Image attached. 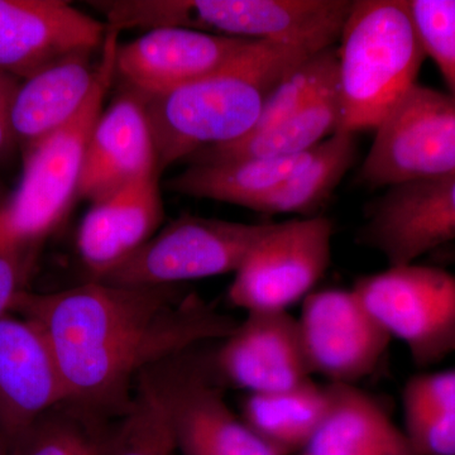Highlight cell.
<instances>
[{
	"instance_id": "f546056e",
	"label": "cell",
	"mask_w": 455,
	"mask_h": 455,
	"mask_svg": "<svg viewBox=\"0 0 455 455\" xmlns=\"http://www.w3.org/2000/svg\"><path fill=\"white\" fill-rule=\"evenodd\" d=\"M403 409H424L455 415V370L423 373L406 383Z\"/></svg>"
},
{
	"instance_id": "ba28073f",
	"label": "cell",
	"mask_w": 455,
	"mask_h": 455,
	"mask_svg": "<svg viewBox=\"0 0 455 455\" xmlns=\"http://www.w3.org/2000/svg\"><path fill=\"white\" fill-rule=\"evenodd\" d=\"M331 236L333 223L323 215L271 224L235 272L230 302L259 314L304 301L331 265Z\"/></svg>"
},
{
	"instance_id": "ac0fdd59",
	"label": "cell",
	"mask_w": 455,
	"mask_h": 455,
	"mask_svg": "<svg viewBox=\"0 0 455 455\" xmlns=\"http://www.w3.org/2000/svg\"><path fill=\"white\" fill-rule=\"evenodd\" d=\"M156 170L157 157L145 104L133 92H125L99 116L86 149L77 197L99 202Z\"/></svg>"
},
{
	"instance_id": "52a82bcc",
	"label": "cell",
	"mask_w": 455,
	"mask_h": 455,
	"mask_svg": "<svg viewBox=\"0 0 455 455\" xmlns=\"http://www.w3.org/2000/svg\"><path fill=\"white\" fill-rule=\"evenodd\" d=\"M455 176V100L416 83L377 127L359 171L371 188Z\"/></svg>"
},
{
	"instance_id": "4316f807",
	"label": "cell",
	"mask_w": 455,
	"mask_h": 455,
	"mask_svg": "<svg viewBox=\"0 0 455 455\" xmlns=\"http://www.w3.org/2000/svg\"><path fill=\"white\" fill-rule=\"evenodd\" d=\"M337 70L338 51L334 46L307 57L290 71L271 92L251 133L268 130L298 112L324 88Z\"/></svg>"
},
{
	"instance_id": "277c9868",
	"label": "cell",
	"mask_w": 455,
	"mask_h": 455,
	"mask_svg": "<svg viewBox=\"0 0 455 455\" xmlns=\"http://www.w3.org/2000/svg\"><path fill=\"white\" fill-rule=\"evenodd\" d=\"M119 33L107 26L98 80L82 109L61 128L26 147L20 185L0 206V245L36 251L77 197L90 137L116 77Z\"/></svg>"
},
{
	"instance_id": "484cf974",
	"label": "cell",
	"mask_w": 455,
	"mask_h": 455,
	"mask_svg": "<svg viewBox=\"0 0 455 455\" xmlns=\"http://www.w3.org/2000/svg\"><path fill=\"white\" fill-rule=\"evenodd\" d=\"M107 455H180L166 412L146 377H140Z\"/></svg>"
},
{
	"instance_id": "d6986e66",
	"label": "cell",
	"mask_w": 455,
	"mask_h": 455,
	"mask_svg": "<svg viewBox=\"0 0 455 455\" xmlns=\"http://www.w3.org/2000/svg\"><path fill=\"white\" fill-rule=\"evenodd\" d=\"M95 51L71 53L22 82L12 124L17 142L27 147L49 136L79 112L98 80Z\"/></svg>"
},
{
	"instance_id": "44dd1931",
	"label": "cell",
	"mask_w": 455,
	"mask_h": 455,
	"mask_svg": "<svg viewBox=\"0 0 455 455\" xmlns=\"http://www.w3.org/2000/svg\"><path fill=\"white\" fill-rule=\"evenodd\" d=\"M337 74L298 112L268 130L235 142L204 147L188 158L191 164H214L251 158L292 157L307 154L339 128Z\"/></svg>"
},
{
	"instance_id": "4fadbf2b",
	"label": "cell",
	"mask_w": 455,
	"mask_h": 455,
	"mask_svg": "<svg viewBox=\"0 0 455 455\" xmlns=\"http://www.w3.org/2000/svg\"><path fill=\"white\" fill-rule=\"evenodd\" d=\"M455 239V176L390 188L370 206L357 242L388 266L409 265Z\"/></svg>"
},
{
	"instance_id": "6da1fadb",
	"label": "cell",
	"mask_w": 455,
	"mask_h": 455,
	"mask_svg": "<svg viewBox=\"0 0 455 455\" xmlns=\"http://www.w3.org/2000/svg\"><path fill=\"white\" fill-rule=\"evenodd\" d=\"M12 310L41 329L55 355L68 403L107 418L123 415L132 382L239 322L171 286L90 281L51 293L23 290Z\"/></svg>"
},
{
	"instance_id": "603a6c76",
	"label": "cell",
	"mask_w": 455,
	"mask_h": 455,
	"mask_svg": "<svg viewBox=\"0 0 455 455\" xmlns=\"http://www.w3.org/2000/svg\"><path fill=\"white\" fill-rule=\"evenodd\" d=\"M328 403V386L309 379L290 390L248 394L241 418L280 453H301L319 429Z\"/></svg>"
},
{
	"instance_id": "f1b7e54d",
	"label": "cell",
	"mask_w": 455,
	"mask_h": 455,
	"mask_svg": "<svg viewBox=\"0 0 455 455\" xmlns=\"http://www.w3.org/2000/svg\"><path fill=\"white\" fill-rule=\"evenodd\" d=\"M405 436L415 455H455V415L403 409Z\"/></svg>"
},
{
	"instance_id": "83f0119b",
	"label": "cell",
	"mask_w": 455,
	"mask_h": 455,
	"mask_svg": "<svg viewBox=\"0 0 455 455\" xmlns=\"http://www.w3.org/2000/svg\"><path fill=\"white\" fill-rule=\"evenodd\" d=\"M425 56L438 66L455 100V0H409Z\"/></svg>"
},
{
	"instance_id": "d4e9b609",
	"label": "cell",
	"mask_w": 455,
	"mask_h": 455,
	"mask_svg": "<svg viewBox=\"0 0 455 455\" xmlns=\"http://www.w3.org/2000/svg\"><path fill=\"white\" fill-rule=\"evenodd\" d=\"M65 403L42 416L11 445L9 455H107L116 424Z\"/></svg>"
},
{
	"instance_id": "5b68a950",
	"label": "cell",
	"mask_w": 455,
	"mask_h": 455,
	"mask_svg": "<svg viewBox=\"0 0 455 455\" xmlns=\"http://www.w3.org/2000/svg\"><path fill=\"white\" fill-rule=\"evenodd\" d=\"M352 0H160L158 27L267 41L319 52L333 47Z\"/></svg>"
},
{
	"instance_id": "ffe728a7",
	"label": "cell",
	"mask_w": 455,
	"mask_h": 455,
	"mask_svg": "<svg viewBox=\"0 0 455 455\" xmlns=\"http://www.w3.org/2000/svg\"><path fill=\"white\" fill-rule=\"evenodd\" d=\"M326 414L302 455H415L405 433L355 385L326 383Z\"/></svg>"
},
{
	"instance_id": "8992f818",
	"label": "cell",
	"mask_w": 455,
	"mask_h": 455,
	"mask_svg": "<svg viewBox=\"0 0 455 455\" xmlns=\"http://www.w3.org/2000/svg\"><path fill=\"white\" fill-rule=\"evenodd\" d=\"M353 291L390 335L405 344L416 366L455 352V276L433 266H388L359 278Z\"/></svg>"
},
{
	"instance_id": "2e32d148",
	"label": "cell",
	"mask_w": 455,
	"mask_h": 455,
	"mask_svg": "<svg viewBox=\"0 0 455 455\" xmlns=\"http://www.w3.org/2000/svg\"><path fill=\"white\" fill-rule=\"evenodd\" d=\"M221 344L212 370L248 394H271L311 379L298 319L283 313L247 314Z\"/></svg>"
},
{
	"instance_id": "5bb4252c",
	"label": "cell",
	"mask_w": 455,
	"mask_h": 455,
	"mask_svg": "<svg viewBox=\"0 0 455 455\" xmlns=\"http://www.w3.org/2000/svg\"><path fill=\"white\" fill-rule=\"evenodd\" d=\"M107 25L62 0H0V71L25 80L103 46Z\"/></svg>"
},
{
	"instance_id": "7a4b0ae2",
	"label": "cell",
	"mask_w": 455,
	"mask_h": 455,
	"mask_svg": "<svg viewBox=\"0 0 455 455\" xmlns=\"http://www.w3.org/2000/svg\"><path fill=\"white\" fill-rule=\"evenodd\" d=\"M314 53L304 47L256 41L217 73L166 94L140 98L160 172L204 147L250 134L274 89Z\"/></svg>"
},
{
	"instance_id": "8fae6325",
	"label": "cell",
	"mask_w": 455,
	"mask_h": 455,
	"mask_svg": "<svg viewBox=\"0 0 455 455\" xmlns=\"http://www.w3.org/2000/svg\"><path fill=\"white\" fill-rule=\"evenodd\" d=\"M302 350L311 376L355 385L381 363L391 337L352 290L314 291L298 317Z\"/></svg>"
},
{
	"instance_id": "9c48e42d",
	"label": "cell",
	"mask_w": 455,
	"mask_h": 455,
	"mask_svg": "<svg viewBox=\"0 0 455 455\" xmlns=\"http://www.w3.org/2000/svg\"><path fill=\"white\" fill-rule=\"evenodd\" d=\"M271 224L180 217L152 236L101 283L119 286H171L235 274Z\"/></svg>"
},
{
	"instance_id": "7c38bea8",
	"label": "cell",
	"mask_w": 455,
	"mask_h": 455,
	"mask_svg": "<svg viewBox=\"0 0 455 455\" xmlns=\"http://www.w3.org/2000/svg\"><path fill=\"white\" fill-rule=\"evenodd\" d=\"M254 42L175 27L151 29L119 44L116 76L137 97L166 94L217 73Z\"/></svg>"
},
{
	"instance_id": "9a60e30c",
	"label": "cell",
	"mask_w": 455,
	"mask_h": 455,
	"mask_svg": "<svg viewBox=\"0 0 455 455\" xmlns=\"http://www.w3.org/2000/svg\"><path fill=\"white\" fill-rule=\"evenodd\" d=\"M55 355L31 320L0 319V427L11 445L51 410L68 403Z\"/></svg>"
},
{
	"instance_id": "3957f363",
	"label": "cell",
	"mask_w": 455,
	"mask_h": 455,
	"mask_svg": "<svg viewBox=\"0 0 455 455\" xmlns=\"http://www.w3.org/2000/svg\"><path fill=\"white\" fill-rule=\"evenodd\" d=\"M337 51L338 131L353 134L377 130L427 57L407 0L353 2Z\"/></svg>"
},
{
	"instance_id": "4dcf8cb0",
	"label": "cell",
	"mask_w": 455,
	"mask_h": 455,
	"mask_svg": "<svg viewBox=\"0 0 455 455\" xmlns=\"http://www.w3.org/2000/svg\"><path fill=\"white\" fill-rule=\"evenodd\" d=\"M35 259V251L0 245V319L12 310L23 291Z\"/></svg>"
},
{
	"instance_id": "e0dca14e",
	"label": "cell",
	"mask_w": 455,
	"mask_h": 455,
	"mask_svg": "<svg viewBox=\"0 0 455 455\" xmlns=\"http://www.w3.org/2000/svg\"><path fill=\"white\" fill-rule=\"evenodd\" d=\"M158 170L92 204L77 250L92 280L101 281L156 235L164 217Z\"/></svg>"
},
{
	"instance_id": "836d02e7",
	"label": "cell",
	"mask_w": 455,
	"mask_h": 455,
	"mask_svg": "<svg viewBox=\"0 0 455 455\" xmlns=\"http://www.w3.org/2000/svg\"><path fill=\"white\" fill-rule=\"evenodd\" d=\"M298 455H302V454H298Z\"/></svg>"
},
{
	"instance_id": "d6a6232c",
	"label": "cell",
	"mask_w": 455,
	"mask_h": 455,
	"mask_svg": "<svg viewBox=\"0 0 455 455\" xmlns=\"http://www.w3.org/2000/svg\"><path fill=\"white\" fill-rule=\"evenodd\" d=\"M9 453H11V442L0 427V455H9Z\"/></svg>"
},
{
	"instance_id": "cb8c5ba5",
	"label": "cell",
	"mask_w": 455,
	"mask_h": 455,
	"mask_svg": "<svg viewBox=\"0 0 455 455\" xmlns=\"http://www.w3.org/2000/svg\"><path fill=\"white\" fill-rule=\"evenodd\" d=\"M355 134L335 132L313 149L300 170L260 197L251 211L265 214H300L315 217L357 158Z\"/></svg>"
},
{
	"instance_id": "7402d4cb",
	"label": "cell",
	"mask_w": 455,
	"mask_h": 455,
	"mask_svg": "<svg viewBox=\"0 0 455 455\" xmlns=\"http://www.w3.org/2000/svg\"><path fill=\"white\" fill-rule=\"evenodd\" d=\"M313 149L292 157L251 158L235 163L191 164L169 180L166 188L173 193L197 199L235 204L251 209L281 182L309 161Z\"/></svg>"
},
{
	"instance_id": "30bf717a",
	"label": "cell",
	"mask_w": 455,
	"mask_h": 455,
	"mask_svg": "<svg viewBox=\"0 0 455 455\" xmlns=\"http://www.w3.org/2000/svg\"><path fill=\"white\" fill-rule=\"evenodd\" d=\"M169 419L180 455H283L236 416L208 368L167 362L142 374Z\"/></svg>"
},
{
	"instance_id": "1f68e13d",
	"label": "cell",
	"mask_w": 455,
	"mask_h": 455,
	"mask_svg": "<svg viewBox=\"0 0 455 455\" xmlns=\"http://www.w3.org/2000/svg\"><path fill=\"white\" fill-rule=\"evenodd\" d=\"M22 80L0 71V157H4L17 143L12 124V110Z\"/></svg>"
}]
</instances>
